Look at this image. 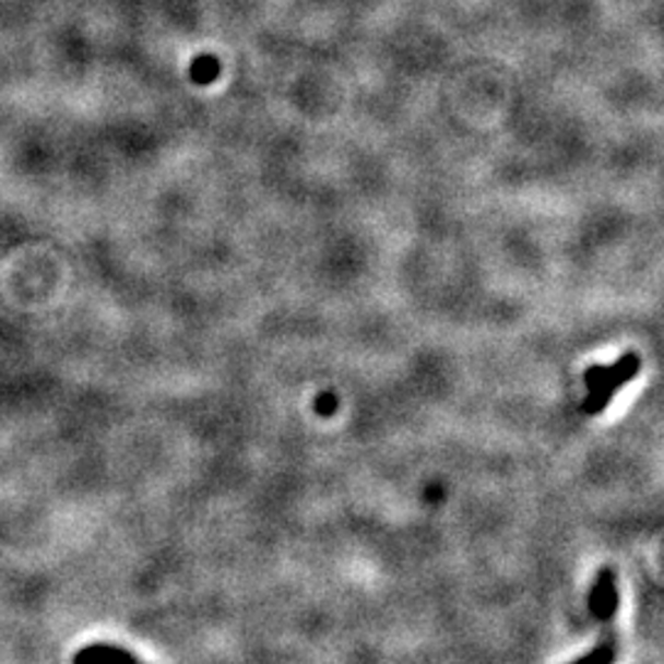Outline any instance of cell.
Masks as SVG:
<instances>
[{
  "mask_svg": "<svg viewBox=\"0 0 664 664\" xmlns=\"http://www.w3.org/2000/svg\"><path fill=\"white\" fill-rule=\"evenodd\" d=\"M642 367L640 355L628 353L615 359L613 365H593L583 372V384L589 389V396L581 404L585 416H598L610 406L613 396L620 392L625 384H630L638 377Z\"/></svg>",
  "mask_w": 664,
  "mask_h": 664,
  "instance_id": "1",
  "label": "cell"
},
{
  "mask_svg": "<svg viewBox=\"0 0 664 664\" xmlns=\"http://www.w3.org/2000/svg\"><path fill=\"white\" fill-rule=\"evenodd\" d=\"M620 593H618V579H615L613 569H601L589 593V610L595 620L610 622L618 613Z\"/></svg>",
  "mask_w": 664,
  "mask_h": 664,
  "instance_id": "2",
  "label": "cell"
},
{
  "mask_svg": "<svg viewBox=\"0 0 664 664\" xmlns=\"http://www.w3.org/2000/svg\"><path fill=\"white\" fill-rule=\"evenodd\" d=\"M74 664H141L129 650L116 644H86L74 654Z\"/></svg>",
  "mask_w": 664,
  "mask_h": 664,
  "instance_id": "3",
  "label": "cell"
},
{
  "mask_svg": "<svg viewBox=\"0 0 664 664\" xmlns=\"http://www.w3.org/2000/svg\"><path fill=\"white\" fill-rule=\"evenodd\" d=\"M220 74H222V64L217 57H212V55H200L198 60H192V64H190V80L200 86L212 84Z\"/></svg>",
  "mask_w": 664,
  "mask_h": 664,
  "instance_id": "4",
  "label": "cell"
},
{
  "mask_svg": "<svg viewBox=\"0 0 664 664\" xmlns=\"http://www.w3.org/2000/svg\"><path fill=\"white\" fill-rule=\"evenodd\" d=\"M615 657H618V650H615V642H601L595 644V648L583 654V657H579L571 664H615Z\"/></svg>",
  "mask_w": 664,
  "mask_h": 664,
  "instance_id": "5",
  "label": "cell"
},
{
  "mask_svg": "<svg viewBox=\"0 0 664 664\" xmlns=\"http://www.w3.org/2000/svg\"><path fill=\"white\" fill-rule=\"evenodd\" d=\"M337 408V396L335 394H320L316 402V412L320 416H330Z\"/></svg>",
  "mask_w": 664,
  "mask_h": 664,
  "instance_id": "6",
  "label": "cell"
}]
</instances>
